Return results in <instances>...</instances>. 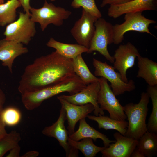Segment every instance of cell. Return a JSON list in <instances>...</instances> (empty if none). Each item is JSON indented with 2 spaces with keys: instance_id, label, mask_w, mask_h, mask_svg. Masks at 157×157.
Returning <instances> with one entry per match:
<instances>
[{
  "instance_id": "cell-34",
  "label": "cell",
  "mask_w": 157,
  "mask_h": 157,
  "mask_svg": "<svg viewBox=\"0 0 157 157\" xmlns=\"http://www.w3.org/2000/svg\"><path fill=\"white\" fill-rule=\"evenodd\" d=\"M6 99V95L3 91L0 88V115L4 109L3 106Z\"/></svg>"
},
{
  "instance_id": "cell-20",
  "label": "cell",
  "mask_w": 157,
  "mask_h": 157,
  "mask_svg": "<svg viewBox=\"0 0 157 157\" xmlns=\"http://www.w3.org/2000/svg\"><path fill=\"white\" fill-rule=\"evenodd\" d=\"M47 46L55 49L58 53L72 59L77 56L87 52L88 49L79 44H68L58 42L51 38L46 44Z\"/></svg>"
},
{
  "instance_id": "cell-28",
  "label": "cell",
  "mask_w": 157,
  "mask_h": 157,
  "mask_svg": "<svg viewBox=\"0 0 157 157\" xmlns=\"http://www.w3.org/2000/svg\"><path fill=\"white\" fill-rule=\"evenodd\" d=\"M71 6L76 9L82 7L98 19L102 17L101 13L97 8L94 0H73Z\"/></svg>"
},
{
  "instance_id": "cell-33",
  "label": "cell",
  "mask_w": 157,
  "mask_h": 157,
  "mask_svg": "<svg viewBox=\"0 0 157 157\" xmlns=\"http://www.w3.org/2000/svg\"><path fill=\"white\" fill-rule=\"evenodd\" d=\"M6 124L0 115V139L5 136L8 133L5 129Z\"/></svg>"
},
{
  "instance_id": "cell-30",
  "label": "cell",
  "mask_w": 157,
  "mask_h": 157,
  "mask_svg": "<svg viewBox=\"0 0 157 157\" xmlns=\"http://www.w3.org/2000/svg\"><path fill=\"white\" fill-rule=\"evenodd\" d=\"M132 0H103L100 6L103 7L108 5H113L124 4Z\"/></svg>"
},
{
  "instance_id": "cell-27",
  "label": "cell",
  "mask_w": 157,
  "mask_h": 157,
  "mask_svg": "<svg viewBox=\"0 0 157 157\" xmlns=\"http://www.w3.org/2000/svg\"><path fill=\"white\" fill-rule=\"evenodd\" d=\"M21 140L20 134L16 131H11L4 137L0 139V157L18 144Z\"/></svg>"
},
{
  "instance_id": "cell-12",
  "label": "cell",
  "mask_w": 157,
  "mask_h": 157,
  "mask_svg": "<svg viewBox=\"0 0 157 157\" xmlns=\"http://www.w3.org/2000/svg\"><path fill=\"white\" fill-rule=\"evenodd\" d=\"M140 55L138 49L129 42L120 45L115 50L113 56V67L119 71L124 82H129L126 75L127 70L133 67L135 58Z\"/></svg>"
},
{
  "instance_id": "cell-29",
  "label": "cell",
  "mask_w": 157,
  "mask_h": 157,
  "mask_svg": "<svg viewBox=\"0 0 157 157\" xmlns=\"http://www.w3.org/2000/svg\"><path fill=\"white\" fill-rule=\"evenodd\" d=\"M6 125L12 126L17 124L21 119V113L19 110L13 107L3 109L0 115Z\"/></svg>"
},
{
  "instance_id": "cell-32",
  "label": "cell",
  "mask_w": 157,
  "mask_h": 157,
  "mask_svg": "<svg viewBox=\"0 0 157 157\" xmlns=\"http://www.w3.org/2000/svg\"><path fill=\"white\" fill-rule=\"evenodd\" d=\"M21 4L24 12L29 14L30 13V9L31 8L30 6V0H18Z\"/></svg>"
},
{
  "instance_id": "cell-14",
  "label": "cell",
  "mask_w": 157,
  "mask_h": 157,
  "mask_svg": "<svg viewBox=\"0 0 157 157\" xmlns=\"http://www.w3.org/2000/svg\"><path fill=\"white\" fill-rule=\"evenodd\" d=\"M115 142L101 152L102 157H130L136 147L138 140L124 136L119 132L113 134Z\"/></svg>"
},
{
  "instance_id": "cell-13",
  "label": "cell",
  "mask_w": 157,
  "mask_h": 157,
  "mask_svg": "<svg viewBox=\"0 0 157 157\" xmlns=\"http://www.w3.org/2000/svg\"><path fill=\"white\" fill-rule=\"evenodd\" d=\"M100 88L99 82L90 83L80 91L73 95L58 96L69 102L78 105H83L88 103L94 106V113L96 116L104 115V113L100 108L97 102V96Z\"/></svg>"
},
{
  "instance_id": "cell-38",
  "label": "cell",
  "mask_w": 157,
  "mask_h": 157,
  "mask_svg": "<svg viewBox=\"0 0 157 157\" xmlns=\"http://www.w3.org/2000/svg\"><path fill=\"white\" fill-rule=\"evenodd\" d=\"M51 1L53 2L56 1V0H50Z\"/></svg>"
},
{
  "instance_id": "cell-11",
  "label": "cell",
  "mask_w": 157,
  "mask_h": 157,
  "mask_svg": "<svg viewBox=\"0 0 157 157\" xmlns=\"http://www.w3.org/2000/svg\"><path fill=\"white\" fill-rule=\"evenodd\" d=\"M97 19L82 9L81 17L70 31L71 35L78 44L88 49L95 32L94 23Z\"/></svg>"
},
{
  "instance_id": "cell-24",
  "label": "cell",
  "mask_w": 157,
  "mask_h": 157,
  "mask_svg": "<svg viewBox=\"0 0 157 157\" xmlns=\"http://www.w3.org/2000/svg\"><path fill=\"white\" fill-rule=\"evenodd\" d=\"M22 6L18 0H8L0 4V26L4 27L16 20V10Z\"/></svg>"
},
{
  "instance_id": "cell-15",
  "label": "cell",
  "mask_w": 157,
  "mask_h": 157,
  "mask_svg": "<svg viewBox=\"0 0 157 157\" xmlns=\"http://www.w3.org/2000/svg\"><path fill=\"white\" fill-rule=\"evenodd\" d=\"M57 99L65 112L69 136L75 132V127L77 122L85 118L88 114L94 111V107L91 103L78 105L69 102L58 97Z\"/></svg>"
},
{
  "instance_id": "cell-16",
  "label": "cell",
  "mask_w": 157,
  "mask_h": 157,
  "mask_svg": "<svg viewBox=\"0 0 157 157\" xmlns=\"http://www.w3.org/2000/svg\"><path fill=\"white\" fill-rule=\"evenodd\" d=\"M157 10V0H132L122 4L110 5L108 15L116 19L128 13Z\"/></svg>"
},
{
  "instance_id": "cell-35",
  "label": "cell",
  "mask_w": 157,
  "mask_h": 157,
  "mask_svg": "<svg viewBox=\"0 0 157 157\" xmlns=\"http://www.w3.org/2000/svg\"><path fill=\"white\" fill-rule=\"evenodd\" d=\"M131 157H145L143 153L136 147L131 154Z\"/></svg>"
},
{
  "instance_id": "cell-4",
  "label": "cell",
  "mask_w": 157,
  "mask_h": 157,
  "mask_svg": "<svg viewBox=\"0 0 157 157\" xmlns=\"http://www.w3.org/2000/svg\"><path fill=\"white\" fill-rule=\"evenodd\" d=\"M30 11L31 20L39 23L42 31L50 24L56 26L62 25L64 20L68 19L72 13L63 8L48 3L47 0L42 7L39 8L31 7Z\"/></svg>"
},
{
  "instance_id": "cell-9",
  "label": "cell",
  "mask_w": 157,
  "mask_h": 157,
  "mask_svg": "<svg viewBox=\"0 0 157 157\" xmlns=\"http://www.w3.org/2000/svg\"><path fill=\"white\" fill-rule=\"evenodd\" d=\"M100 85L97 102L103 110L107 111L109 117L112 119L118 120H125L127 117L124 110V107L116 98L107 80L101 77L98 81Z\"/></svg>"
},
{
  "instance_id": "cell-25",
  "label": "cell",
  "mask_w": 157,
  "mask_h": 157,
  "mask_svg": "<svg viewBox=\"0 0 157 157\" xmlns=\"http://www.w3.org/2000/svg\"><path fill=\"white\" fill-rule=\"evenodd\" d=\"M69 144L73 148L80 150L85 157H94L99 152H101L105 148L96 145L93 139L87 138L83 139L80 141H75L69 137Z\"/></svg>"
},
{
  "instance_id": "cell-26",
  "label": "cell",
  "mask_w": 157,
  "mask_h": 157,
  "mask_svg": "<svg viewBox=\"0 0 157 157\" xmlns=\"http://www.w3.org/2000/svg\"><path fill=\"white\" fill-rule=\"evenodd\" d=\"M146 91L152 103V112L147 124V131L157 134V85H148Z\"/></svg>"
},
{
  "instance_id": "cell-23",
  "label": "cell",
  "mask_w": 157,
  "mask_h": 157,
  "mask_svg": "<svg viewBox=\"0 0 157 157\" xmlns=\"http://www.w3.org/2000/svg\"><path fill=\"white\" fill-rule=\"evenodd\" d=\"M72 62L75 74L86 85L98 81L99 78L91 72L83 59L82 54L72 59Z\"/></svg>"
},
{
  "instance_id": "cell-31",
  "label": "cell",
  "mask_w": 157,
  "mask_h": 157,
  "mask_svg": "<svg viewBox=\"0 0 157 157\" xmlns=\"http://www.w3.org/2000/svg\"><path fill=\"white\" fill-rule=\"evenodd\" d=\"M21 148L19 144L11 149L6 157H19Z\"/></svg>"
},
{
  "instance_id": "cell-1",
  "label": "cell",
  "mask_w": 157,
  "mask_h": 157,
  "mask_svg": "<svg viewBox=\"0 0 157 157\" xmlns=\"http://www.w3.org/2000/svg\"><path fill=\"white\" fill-rule=\"evenodd\" d=\"M76 74L72 59L56 51L35 59L25 68L18 90L21 95L56 84Z\"/></svg>"
},
{
  "instance_id": "cell-22",
  "label": "cell",
  "mask_w": 157,
  "mask_h": 157,
  "mask_svg": "<svg viewBox=\"0 0 157 157\" xmlns=\"http://www.w3.org/2000/svg\"><path fill=\"white\" fill-rule=\"evenodd\" d=\"M136 147L145 157L157 155V134L147 131L138 140Z\"/></svg>"
},
{
  "instance_id": "cell-5",
  "label": "cell",
  "mask_w": 157,
  "mask_h": 157,
  "mask_svg": "<svg viewBox=\"0 0 157 157\" xmlns=\"http://www.w3.org/2000/svg\"><path fill=\"white\" fill-rule=\"evenodd\" d=\"M142 13H127L125 14L124 22L113 25V43L117 45L121 43L124 39L125 34L130 31L147 33L156 37L149 28L150 24L155 23L156 22L146 18Z\"/></svg>"
},
{
  "instance_id": "cell-37",
  "label": "cell",
  "mask_w": 157,
  "mask_h": 157,
  "mask_svg": "<svg viewBox=\"0 0 157 157\" xmlns=\"http://www.w3.org/2000/svg\"><path fill=\"white\" fill-rule=\"evenodd\" d=\"M4 0H0V4H1L4 3Z\"/></svg>"
},
{
  "instance_id": "cell-21",
  "label": "cell",
  "mask_w": 157,
  "mask_h": 157,
  "mask_svg": "<svg viewBox=\"0 0 157 157\" xmlns=\"http://www.w3.org/2000/svg\"><path fill=\"white\" fill-rule=\"evenodd\" d=\"M87 117L89 119L96 122L99 129H113L124 136L125 135L128 126V122L125 120H115L101 114L98 116L88 115Z\"/></svg>"
},
{
  "instance_id": "cell-7",
  "label": "cell",
  "mask_w": 157,
  "mask_h": 157,
  "mask_svg": "<svg viewBox=\"0 0 157 157\" xmlns=\"http://www.w3.org/2000/svg\"><path fill=\"white\" fill-rule=\"evenodd\" d=\"M30 17V14L19 12L18 19L7 25L3 33L5 38L28 44L36 32L35 23Z\"/></svg>"
},
{
  "instance_id": "cell-2",
  "label": "cell",
  "mask_w": 157,
  "mask_h": 157,
  "mask_svg": "<svg viewBox=\"0 0 157 157\" xmlns=\"http://www.w3.org/2000/svg\"><path fill=\"white\" fill-rule=\"evenodd\" d=\"M76 74L56 84L34 92L22 95L21 100L29 110L39 107L44 100L60 93L67 92L73 95L86 86Z\"/></svg>"
},
{
  "instance_id": "cell-18",
  "label": "cell",
  "mask_w": 157,
  "mask_h": 157,
  "mask_svg": "<svg viewBox=\"0 0 157 157\" xmlns=\"http://www.w3.org/2000/svg\"><path fill=\"white\" fill-rule=\"evenodd\" d=\"M69 137L72 140L76 141L87 138H91L96 141L97 139L99 138L103 141L105 147H108L110 144L115 141L110 140L105 135L90 126L86 122L85 118L79 121L78 129Z\"/></svg>"
},
{
  "instance_id": "cell-36",
  "label": "cell",
  "mask_w": 157,
  "mask_h": 157,
  "mask_svg": "<svg viewBox=\"0 0 157 157\" xmlns=\"http://www.w3.org/2000/svg\"><path fill=\"white\" fill-rule=\"evenodd\" d=\"M39 155L38 152L35 151H29L22 155V157H36Z\"/></svg>"
},
{
  "instance_id": "cell-17",
  "label": "cell",
  "mask_w": 157,
  "mask_h": 157,
  "mask_svg": "<svg viewBox=\"0 0 157 157\" xmlns=\"http://www.w3.org/2000/svg\"><path fill=\"white\" fill-rule=\"evenodd\" d=\"M28 50L23 44L5 38L0 40V60L12 73L15 59L18 56L27 53Z\"/></svg>"
},
{
  "instance_id": "cell-6",
  "label": "cell",
  "mask_w": 157,
  "mask_h": 157,
  "mask_svg": "<svg viewBox=\"0 0 157 157\" xmlns=\"http://www.w3.org/2000/svg\"><path fill=\"white\" fill-rule=\"evenodd\" d=\"M94 26L95 32L87 53L98 51L107 60L113 63L114 58L108 49V45L113 43V25L101 17L96 21Z\"/></svg>"
},
{
  "instance_id": "cell-3",
  "label": "cell",
  "mask_w": 157,
  "mask_h": 157,
  "mask_svg": "<svg viewBox=\"0 0 157 157\" xmlns=\"http://www.w3.org/2000/svg\"><path fill=\"white\" fill-rule=\"evenodd\" d=\"M150 97L147 92H142L137 104L129 103L124 107L128 120L125 136L138 140L147 131L146 119Z\"/></svg>"
},
{
  "instance_id": "cell-19",
  "label": "cell",
  "mask_w": 157,
  "mask_h": 157,
  "mask_svg": "<svg viewBox=\"0 0 157 157\" xmlns=\"http://www.w3.org/2000/svg\"><path fill=\"white\" fill-rule=\"evenodd\" d=\"M137 77L144 79L149 86L157 85V63L140 55L137 56Z\"/></svg>"
},
{
  "instance_id": "cell-8",
  "label": "cell",
  "mask_w": 157,
  "mask_h": 157,
  "mask_svg": "<svg viewBox=\"0 0 157 157\" xmlns=\"http://www.w3.org/2000/svg\"><path fill=\"white\" fill-rule=\"evenodd\" d=\"M93 65L95 69L94 75L103 77L110 82V86L115 96L135 89V83L132 80H130L127 83L124 82L122 80L120 74L116 72L113 67L106 62H103L93 58Z\"/></svg>"
},
{
  "instance_id": "cell-10",
  "label": "cell",
  "mask_w": 157,
  "mask_h": 157,
  "mask_svg": "<svg viewBox=\"0 0 157 157\" xmlns=\"http://www.w3.org/2000/svg\"><path fill=\"white\" fill-rule=\"evenodd\" d=\"M66 120L65 111L61 107L57 120L51 125L45 127L42 133L47 136L56 139L60 145L65 150L66 157H78V150L73 148L68 143L69 135L65 125V122Z\"/></svg>"
}]
</instances>
